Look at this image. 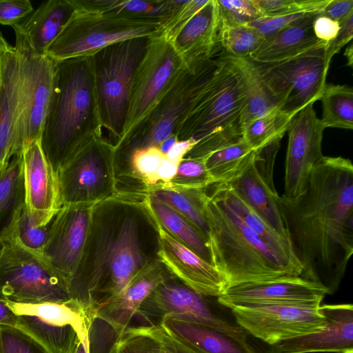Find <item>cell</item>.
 I'll use <instances>...</instances> for the list:
<instances>
[{"mask_svg":"<svg viewBox=\"0 0 353 353\" xmlns=\"http://www.w3.org/2000/svg\"><path fill=\"white\" fill-rule=\"evenodd\" d=\"M278 203L301 276L330 293L353 253L352 161L323 156L312 168L305 191L294 198L279 196Z\"/></svg>","mask_w":353,"mask_h":353,"instance_id":"6da1fadb","label":"cell"},{"mask_svg":"<svg viewBox=\"0 0 353 353\" xmlns=\"http://www.w3.org/2000/svg\"><path fill=\"white\" fill-rule=\"evenodd\" d=\"M145 195L117 193L94 205L80 261L68 283L87 315L159 260V225Z\"/></svg>","mask_w":353,"mask_h":353,"instance_id":"7a4b0ae2","label":"cell"},{"mask_svg":"<svg viewBox=\"0 0 353 353\" xmlns=\"http://www.w3.org/2000/svg\"><path fill=\"white\" fill-rule=\"evenodd\" d=\"M99 136L103 128L91 54L56 61L54 94L40 137L53 170L57 173Z\"/></svg>","mask_w":353,"mask_h":353,"instance_id":"3957f363","label":"cell"},{"mask_svg":"<svg viewBox=\"0 0 353 353\" xmlns=\"http://www.w3.org/2000/svg\"><path fill=\"white\" fill-rule=\"evenodd\" d=\"M207 194L205 215L212 265L222 276L227 289L241 283L293 276L272 250L210 186Z\"/></svg>","mask_w":353,"mask_h":353,"instance_id":"277c9868","label":"cell"},{"mask_svg":"<svg viewBox=\"0 0 353 353\" xmlns=\"http://www.w3.org/2000/svg\"><path fill=\"white\" fill-rule=\"evenodd\" d=\"M245 99L239 82L220 55L175 135L178 141L196 143L188 158H199L242 137L241 118Z\"/></svg>","mask_w":353,"mask_h":353,"instance_id":"5b68a950","label":"cell"},{"mask_svg":"<svg viewBox=\"0 0 353 353\" xmlns=\"http://www.w3.org/2000/svg\"><path fill=\"white\" fill-rule=\"evenodd\" d=\"M74 10L45 54L55 61L88 56L111 44L160 34L157 18L103 11L85 0H72Z\"/></svg>","mask_w":353,"mask_h":353,"instance_id":"8992f818","label":"cell"},{"mask_svg":"<svg viewBox=\"0 0 353 353\" xmlns=\"http://www.w3.org/2000/svg\"><path fill=\"white\" fill-rule=\"evenodd\" d=\"M216 58L183 65L150 113L114 146V172L136 151L159 148L175 134L204 83L214 70Z\"/></svg>","mask_w":353,"mask_h":353,"instance_id":"52a82bcc","label":"cell"},{"mask_svg":"<svg viewBox=\"0 0 353 353\" xmlns=\"http://www.w3.org/2000/svg\"><path fill=\"white\" fill-rule=\"evenodd\" d=\"M150 40L133 38L91 54L101 122L114 146L123 137L134 77Z\"/></svg>","mask_w":353,"mask_h":353,"instance_id":"ba28073f","label":"cell"},{"mask_svg":"<svg viewBox=\"0 0 353 353\" xmlns=\"http://www.w3.org/2000/svg\"><path fill=\"white\" fill-rule=\"evenodd\" d=\"M214 297L199 294L174 274L160 282L139 307L132 326L159 325L164 317L203 325L248 342L247 332L225 319L214 307Z\"/></svg>","mask_w":353,"mask_h":353,"instance_id":"9c48e42d","label":"cell"},{"mask_svg":"<svg viewBox=\"0 0 353 353\" xmlns=\"http://www.w3.org/2000/svg\"><path fill=\"white\" fill-rule=\"evenodd\" d=\"M171 274L159 259L137 274L119 294L88 313V353H113L143 300Z\"/></svg>","mask_w":353,"mask_h":353,"instance_id":"30bf717a","label":"cell"},{"mask_svg":"<svg viewBox=\"0 0 353 353\" xmlns=\"http://www.w3.org/2000/svg\"><path fill=\"white\" fill-rule=\"evenodd\" d=\"M0 257V299L19 303L67 301L71 299L66 281L41 256L14 241L3 240Z\"/></svg>","mask_w":353,"mask_h":353,"instance_id":"8fae6325","label":"cell"},{"mask_svg":"<svg viewBox=\"0 0 353 353\" xmlns=\"http://www.w3.org/2000/svg\"><path fill=\"white\" fill-rule=\"evenodd\" d=\"M114 146L103 136L94 137L57 173L61 206L97 204L117 194Z\"/></svg>","mask_w":353,"mask_h":353,"instance_id":"7c38bea8","label":"cell"},{"mask_svg":"<svg viewBox=\"0 0 353 353\" xmlns=\"http://www.w3.org/2000/svg\"><path fill=\"white\" fill-rule=\"evenodd\" d=\"M6 303L17 316V327L51 353H72L79 339L88 348L87 316L76 301Z\"/></svg>","mask_w":353,"mask_h":353,"instance_id":"4fadbf2b","label":"cell"},{"mask_svg":"<svg viewBox=\"0 0 353 353\" xmlns=\"http://www.w3.org/2000/svg\"><path fill=\"white\" fill-rule=\"evenodd\" d=\"M324 49H314L279 63H256L280 110L296 114L320 100L330 67L325 60Z\"/></svg>","mask_w":353,"mask_h":353,"instance_id":"5bb4252c","label":"cell"},{"mask_svg":"<svg viewBox=\"0 0 353 353\" xmlns=\"http://www.w3.org/2000/svg\"><path fill=\"white\" fill-rule=\"evenodd\" d=\"M183 65L170 41L161 34L150 37L134 77L122 139L150 113Z\"/></svg>","mask_w":353,"mask_h":353,"instance_id":"9a60e30c","label":"cell"},{"mask_svg":"<svg viewBox=\"0 0 353 353\" xmlns=\"http://www.w3.org/2000/svg\"><path fill=\"white\" fill-rule=\"evenodd\" d=\"M14 34L24 105L19 142L21 152L24 145L40 139L54 94L56 61L46 54L34 52L19 34Z\"/></svg>","mask_w":353,"mask_h":353,"instance_id":"2e32d148","label":"cell"},{"mask_svg":"<svg viewBox=\"0 0 353 353\" xmlns=\"http://www.w3.org/2000/svg\"><path fill=\"white\" fill-rule=\"evenodd\" d=\"M321 305H265L236 307L235 322L247 333L274 345L280 342L315 333L325 324Z\"/></svg>","mask_w":353,"mask_h":353,"instance_id":"e0dca14e","label":"cell"},{"mask_svg":"<svg viewBox=\"0 0 353 353\" xmlns=\"http://www.w3.org/2000/svg\"><path fill=\"white\" fill-rule=\"evenodd\" d=\"M329 290L302 276L241 283L228 288L216 299L228 308L265 305H321Z\"/></svg>","mask_w":353,"mask_h":353,"instance_id":"ac0fdd59","label":"cell"},{"mask_svg":"<svg viewBox=\"0 0 353 353\" xmlns=\"http://www.w3.org/2000/svg\"><path fill=\"white\" fill-rule=\"evenodd\" d=\"M95 204L61 206L57 211L42 256L67 283L81 257Z\"/></svg>","mask_w":353,"mask_h":353,"instance_id":"d6986e66","label":"cell"},{"mask_svg":"<svg viewBox=\"0 0 353 353\" xmlns=\"http://www.w3.org/2000/svg\"><path fill=\"white\" fill-rule=\"evenodd\" d=\"M310 103L292 119L288 132L285 158L284 196L301 194L313 166L323 156L321 150L325 129Z\"/></svg>","mask_w":353,"mask_h":353,"instance_id":"ffe728a7","label":"cell"},{"mask_svg":"<svg viewBox=\"0 0 353 353\" xmlns=\"http://www.w3.org/2000/svg\"><path fill=\"white\" fill-rule=\"evenodd\" d=\"M18 52L0 32V173L17 154L23 114Z\"/></svg>","mask_w":353,"mask_h":353,"instance_id":"44dd1931","label":"cell"},{"mask_svg":"<svg viewBox=\"0 0 353 353\" xmlns=\"http://www.w3.org/2000/svg\"><path fill=\"white\" fill-rule=\"evenodd\" d=\"M159 259L170 272L203 295L218 298L227 289L218 270L165 232L159 225Z\"/></svg>","mask_w":353,"mask_h":353,"instance_id":"7402d4cb","label":"cell"},{"mask_svg":"<svg viewBox=\"0 0 353 353\" xmlns=\"http://www.w3.org/2000/svg\"><path fill=\"white\" fill-rule=\"evenodd\" d=\"M325 327L319 332L274 345L281 353L339 352L353 349V306L326 304L319 306Z\"/></svg>","mask_w":353,"mask_h":353,"instance_id":"603a6c76","label":"cell"},{"mask_svg":"<svg viewBox=\"0 0 353 353\" xmlns=\"http://www.w3.org/2000/svg\"><path fill=\"white\" fill-rule=\"evenodd\" d=\"M20 154L26 206L34 212H57L61 207L57 175L43 153L40 139L24 145Z\"/></svg>","mask_w":353,"mask_h":353,"instance_id":"cb8c5ba5","label":"cell"},{"mask_svg":"<svg viewBox=\"0 0 353 353\" xmlns=\"http://www.w3.org/2000/svg\"><path fill=\"white\" fill-rule=\"evenodd\" d=\"M220 24L217 0H209L171 42L184 64L214 58L220 46Z\"/></svg>","mask_w":353,"mask_h":353,"instance_id":"d4e9b609","label":"cell"},{"mask_svg":"<svg viewBox=\"0 0 353 353\" xmlns=\"http://www.w3.org/2000/svg\"><path fill=\"white\" fill-rule=\"evenodd\" d=\"M210 188L272 250L293 276H301L303 268L288 239L272 228L227 183H214Z\"/></svg>","mask_w":353,"mask_h":353,"instance_id":"484cf974","label":"cell"},{"mask_svg":"<svg viewBox=\"0 0 353 353\" xmlns=\"http://www.w3.org/2000/svg\"><path fill=\"white\" fill-rule=\"evenodd\" d=\"M317 14H312L295 25L265 37L249 58L260 64L275 63L314 49L325 48L327 43L319 40L312 29Z\"/></svg>","mask_w":353,"mask_h":353,"instance_id":"4316f807","label":"cell"},{"mask_svg":"<svg viewBox=\"0 0 353 353\" xmlns=\"http://www.w3.org/2000/svg\"><path fill=\"white\" fill-rule=\"evenodd\" d=\"M74 6L72 0H49L43 2L36 10L13 26L36 53L46 50L60 33L71 17Z\"/></svg>","mask_w":353,"mask_h":353,"instance_id":"83f0119b","label":"cell"},{"mask_svg":"<svg viewBox=\"0 0 353 353\" xmlns=\"http://www.w3.org/2000/svg\"><path fill=\"white\" fill-rule=\"evenodd\" d=\"M227 184L272 228L289 239L278 203L279 195L259 174L254 163V154L245 170Z\"/></svg>","mask_w":353,"mask_h":353,"instance_id":"f1b7e54d","label":"cell"},{"mask_svg":"<svg viewBox=\"0 0 353 353\" xmlns=\"http://www.w3.org/2000/svg\"><path fill=\"white\" fill-rule=\"evenodd\" d=\"M169 334L201 353H257L245 341L211 327L164 317L159 325Z\"/></svg>","mask_w":353,"mask_h":353,"instance_id":"f546056e","label":"cell"},{"mask_svg":"<svg viewBox=\"0 0 353 353\" xmlns=\"http://www.w3.org/2000/svg\"><path fill=\"white\" fill-rule=\"evenodd\" d=\"M237 78L245 99L241 118V130L252 121L279 108L259 71L250 58L221 54Z\"/></svg>","mask_w":353,"mask_h":353,"instance_id":"4dcf8cb0","label":"cell"},{"mask_svg":"<svg viewBox=\"0 0 353 353\" xmlns=\"http://www.w3.org/2000/svg\"><path fill=\"white\" fill-rule=\"evenodd\" d=\"M145 199L159 225L165 232L212 265L208 240L194 224L154 196L146 194Z\"/></svg>","mask_w":353,"mask_h":353,"instance_id":"1f68e13d","label":"cell"},{"mask_svg":"<svg viewBox=\"0 0 353 353\" xmlns=\"http://www.w3.org/2000/svg\"><path fill=\"white\" fill-rule=\"evenodd\" d=\"M57 212H34L24 203L1 239L12 240L26 250L42 256Z\"/></svg>","mask_w":353,"mask_h":353,"instance_id":"d6a6232c","label":"cell"},{"mask_svg":"<svg viewBox=\"0 0 353 353\" xmlns=\"http://www.w3.org/2000/svg\"><path fill=\"white\" fill-rule=\"evenodd\" d=\"M254 150L243 136L221 145L201 158L215 183H227L239 176L253 159ZM195 159V158H194Z\"/></svg>","mask_w":353,"mask_h":353,"instance_id":"836d02e7","label":"cell"},{"mask_svg":"<svg viewBox=\"0 0 353 353\" xmlns=\"http://www.w3.org/2000/svg\"><path fill=\"white\" fill-rule=\"evenodd\" d=\"M194 224L208 239L209 228L205 215L207 188H179L163 186L149 192Z\"/></svg>","mask_w":353,"mask_h":353,"instance_id":"e575fe53","label":"cell"},{"mask_svg":"<svg viewBox=\"0 0 353 353\" xmlns=\"http://www.w3.org/2000/svg\"><path fill=\"white\" fill-rule=\"evenodd\" d=\"M25 203L21 154L14 155L0 173V237L6 232Z\"/></svg>","mask_w":353,"mask_h":353,"instance_id":"d590c367","label":"cell"},{"mask_svg":"<svg viewBox=\"0 0 353 353\" xmlns=\"http://www.w3.org/2000/svg\"><path fill=\"white\" fill-rule=\"evenodd\" d=\"M321 121L325 128L353 129V89L351 86L326 84L320 98Z\"/></svg>","mask_w":353,"mask_h":353,"instance_id":"8d00e7d4","label":"cell"},{"mask_svg":"<svg viewBox=\"0 0 353 353\" xmlns=\"http://www.w3.org/2000/svg\"><path fill=\"white\" fill-rule=\"evenodd\" d=\"M296 114L274 109L246 125L242 136L254 150L282 139Z\"/></svg>","mask_w":353,"mask_h":353,"instance_id":"74e56055","label":"cell"},{"mask_svg":"<svg viewBox=\"0 0 353 353\" xmlns=\"http://www.w3.org/2000/svg\"><path fill=\"white\" fill-rule=\"evenodd\" d=\"M103 11L127 15L151 17L163 23L184 2L181 0H85Z\"/></svg>","mask_w":353,"mask_h":353,"instance_id":"f35d334b","label":"cell"},{"mask_svg":"<svg viewBox=\"0 0 353 353\" xmlns=\"http://www.w3.org/2000/svg\"><path fill=\"white\" fill-rule=\"evenodd\" d=\"M265 37L248 25L229 23L221 19L219 43L225 54L241 58H249Z\"/></svg>","mask_w":353,"mask_h":353,"instance_id":"ab89813d","label":"cell"},{"mask_svg":"<svg viewBox=\"0 0 353 353\" xmlns=\"http://www.w3.org/2000/svg\"><path fill=\"white\" fill-rule=\"evenodd\" d=\"M202 159H183L176 174L165 186L179 188H208L214 184Z\"/></svg>","mask_w":353,"mask_h":353,"instance_id":"60d3db41","label":"cell"},{"mask_svg":"<svg viewBox=\"0 0 353 353\" xmlns=\"http://www.w3.org/2000/svg\"><path fill=\"white\" fill-rule=\"evenodd\" d=\"M262 16L295 13L319 14L330 0H254Z\"/></svg>","mask_w":353,"mask_h":353,"instance_id":"b9f144b4","label":"cell"},{"mask_svg":"<svg viewBox=\"0 0 353 353\" xmlns=\"http://www.w3.org/2000/svg\"><path fill=\"white\" fill-rule=\"evenodd\" d=\"M0 353H51L22 330L0 325Z\"/></svg>","mask_w":353,"mask_h":353,"instance_id":"7bdbcfd3","label":"cell"},{"mask_svg":"<svg viewBox=\"0 0 353 353\" xmlns=\"http://www.w3.org/2000/svg\"><path fill=\"white\" fill-rule=\"evenodd\" d=\"M113 353H160L158 339L144 326L126 330Z\"/></svg>","mask_w":353,"mask_h":353,"instance_id":"ee69618b","label":"cell"},{"mask_svg":"<svg viewBox=\"0 0 353 353\" xmlns=\"http://www.w3.org/2000/svg\"><path fill=\"white\" fill-rule=\"evenodd\" d=\"M208 1L209 0H185L162 23L159 34L172 42L183 28Z\"/></svg>","mask_w":353,"mask_h":353,"instance_id":"f6af8a7d","label":"cell"},{"mask_svg":"<svg viewBox=\"0 0 353 353\" xmlns=\"http://www.w3.org/2000/svg\"><path fill=\"white\" fill-rule=\"evenodd\" d=\"M221 19L229 23L247 25L261 17L254 0H217Z\"/></svg>","mask_w":353,"mask_h":353,"instance_id":"bcb514c9","label":"cell"},{"mask_svg":"<svg viewBox=\"0 0 353 353\" xmlns=\"http://www.w3.org/2000/svg\"><path fill=\"white\" fill-rule=\"evenodd\" d=\"M312 14L295 13L276 16H262L247 25L257 30L264 37L296 24Z\"/></svg>","mask_w":353,"mask_h":353,"instance_id":"7dc6e473","label":"cell"},{"mask_svg":"<svg viewBox=\"0 0 353 353\" xmlns=\"http://www.w3.org/2000/svg\"><path fill=\"white\" fill-rule=\"evenodd\" d=\"M34 10L29 0H0V24L13 26Z\"/></svg>","mask_w":353,"mask_h":353,"instance_id":"c3c4849f","label":"cell"},{"mask_svg":"<svg viewBox=\"0 0 353 353\" xmlns=\"http://www.w3.org/2000/svg\"><path fill=\"white\" fill-rule=\"evenodd\" d=\"M282 139H279L270 144L255 150L254 163L261 176L273 188V168L276 154Z\"/></svg>","mask_w":353,"mask_h":353,"instance_id":"681fc988","label":"cell"},{"mask_svg":"<svg viewBox=\"0 0 353 353\" xmlns=\"http://www.w3.org/2000/svg\"><path fill=\"white\" fill-rule=\"evenodd\" d=\"M340 29L335 38L324 49L326 63L330 65L332 57L352 40L353 37V12L339 22Z\"/></svg>","mask_w":353,"mask_h":353,"instance_id":"f907efd6","label":"cell"},{"mask_svg":"<svg viewBox=\"0 0 353 353\" xmlns=\"http://www.w3.org/2000/svg\"><path fill=\"white\" fill-rule=\"evenodd\" d=\"M147 327L158 339L160 353H201L171 336L160 325Z\"/></svg>","mask_w":353,"mask_h":353,"instance_id":"816d5d0a","label":"cell"},{"mask_svg":"<svg viewBox=\"0 0 353 353\" xmlns=\"http://www.w3.org/2000/svg\"><path fill=\"white\" fill-rule=\"evenodd\" d=\"M312 29L315 37L327 45L336 36L340 26L338 22L317 14L313 21Z\"/></svg>","mask_w":353,"mask_h":353,"instance_id":"f5cc1de1","label":"cell"},{"mask_svg":"<svg viewBox=\"0 0 353 353\" xmlns=\"http://www.w3.org/2000/svg\"><path fill=\"white\" fill-rule=\"evenodd\" d=\"M352 12L353 0H330L318 15L327 17L339 23Z\"/></svg>","mask_w":353,"mask_h":353,"instance_id":"db71d44e","label":"cell"},{"mask_svg":"<svg viewBox=\"0 0 353 353\" xmlns=\"http://www.w3.org/2000/svg\"><path fill=\"white\" fill-rule=\"evenodd\" d=\"M179 163L165 157L158 170L160 188L167 185L173 179L176 174Z\"/></svg>","mask_w":353,"mask_h":353,"instance_id":"11a10c76","label":"cell"},{"mask_svg":"<svg viewBox=\"0 0 353 353\" xmlns=\"http://www.w3.org/2000/svg\"><path fill=\"white\" fill-rule=\"evenodd\" d=\"M196 143L191 139L178 141L165 157L171 161L179 163Z\"/></svg>","mask_w":353,"mask_h":353,"instance_id":"9f6ffc18","label":"cell"},{"mask_svg":"<svg viewBox=\"0 0 353 353\" xmlns=\"http://www.w3.org/2000/svg\"><path fill=\"white\" fill-rule=\"evenodd\" d=\"M0 325L17 327V316L8 306L5 301L0 299Z\"/></svg>","mask_w":353,"mask_h":353,"instance_id":"6f0895ef","label":"cell"},{"mask_svg":"<svg viewBox=\"0 0 353 353\" xmlns=\"http://www.w3.org/2000/svg\"><path fill=\"white\" fill-rule=\"evenodd\" d=\"M178 141L177 137L175 134H172L168 139L164 140L159 146L160 151L166 155L167 153L171 150L174 145Z\"/></svg>","mask_w":353,"mask_h":353,"instance_id":"680465c9","label":"cell"},{"mask_svg":"<svg viewBox=\"0 0 353 353\" xmlns=\"http://www.w3.org/2000/svg\"><path fill=\"white\" fill-rule=\"evenodd\" d=\"M344 55L347 58V65L352 67V65H353V46H352V44H350L349 46H347V48L345 50Z\"/></svg>","mask_w":353,"mask_h":353,"instance_id":"91938a15","label":"cell"},{"mask_svg":"<svg viewBox=\"0 0 353 353\" xmlns=\"http://www.w3.org/2000/svg\"><path fill=\"white\" fill-rule=\"evenodd\" d=\"M72 353H88L87 347L80 339L77 341Z\"/></svg>","mask_w":353,"mask_h":353,"instance_id":"94428289","label":"cell"},{"mask_svg":"<svg viewBox=\"0 0 353 353\" xmlns=\"http://www.w3.org/2000/svg\"><path fill=\"white\" fill-rule=\"evenodd\" d=\"M4 248H5V243L3 241V239L0 237V257L3 254Z\"/></svg>","mask_w":353,"mask_h":353,"instance_id":"6125c7cd","label":"cell"},{"mask_svg":"<svg viewBox=\"0 0 353 353\" xmlns=\"http://www.w3.org/2000/svg\"><path fill=\"white\" fill-rule=\"evenodd\" d=\"M342 353H353V349H350V350H346Z\"/></svg>","mask_w":353,"mask_h":353,"instance_id":"be15d7a7","label":"cell"},{"mask_svg":"<svg viewBox=\"0 0 353 353\" xmlns=\"http://www.w3.org/2000/svg\"><path fill=\"white\" fill-rule=\"evenodd\" d=\"M0 32H1V31H0Z\"/></svg>","mask_w":353,"mask_h":353,"instance_id":"e7e4bbea","label":"cell"}]
</instances>
